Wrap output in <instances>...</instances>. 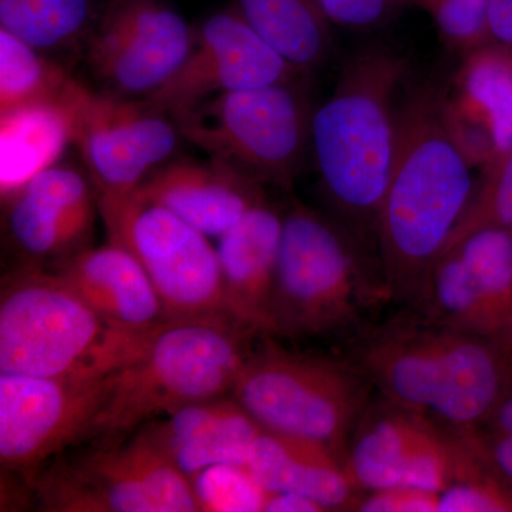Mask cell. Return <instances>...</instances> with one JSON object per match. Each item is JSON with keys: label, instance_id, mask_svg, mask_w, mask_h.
Wrapping results in <instances>:
<instances>
[{"label": "cell", "instance_id": "6da1fadb", "mask_svg": "<svg viewBox=\"0 0 512 512\" xmlns=\"http://www.w3.org/2000/svg\"><path fill=\"white\" fill-rule=\"evenodd\" d=\"M450 79L417 76L404 86L396 148L380 205L376 249L392 301L414 308L476 192L478 175L448 110Z\"/></svg>", "mask_w": 512, "mask_h": 512}, {"label": "cell", "instance_id": "7a4b0ae2", "mask_svg": "<svg viewBox=\"0 0 512 512\" xmlns=\"http://www.w3.org/2000/svg\"><path fill=\"white\" fill-rule=\"evenodd\" d=\"M413 73L402 50L369 40L346 56L335 89L313 111L311 150L320 185L338 221L366 247H376L399 101Z\"/></svg>", "mask_w": 512, "mask_h": 512}, {"label": "cell", "instance_id": "3957f363", "mask_svg": "<svg viewBox=\"0 0 512 512\" xmlns=\"http://www.w3.org/2000/svg\"><path fill=\"white\" fill-rule=\"evenodd\" d=\"M348 359L376 394L460 431L480 427L512 390V348L414 312L363 330Z\"/></svg>", "mask_w": 512, "mask_h": 512}, {"label": "cell", "instance_id": "277c9868", "mask_svg": "<svg viewBox=\"0 0 512 512\" xmlns=\"http://www.w3.org/2000/svg\"><path fill=\"white\" fill-rule=\"evenodd\" d=\"M365 248L342 222L295 205L282 227L271 338L360 332L373 309L392 299Z\"/></svg>", "mask_w": 512, "mask_h": 512}, {"label": "cell", "instance_id": "5b68a950", "mask_svg": "<svg viewBox=\"0 0 512 512\" xmlns=\"http://www.w3.org/2000/svg\"><path fill=\"white\" fill-rule=\"evenodd\" d=\"M156 329L117 328L57 272L28 266L2 289L0 375H113L143 352Z\"/></svg>", "mask_w": 512, "mask_h": 512}, {"label": "cell", "instance_id": "8992f818", "mask_svg": "<svg viewBox=\"0 0 512 512\" xmlns=\"http://www.w3.org/2000/svg\"><path fill=\"white\" fill-rule=\"evenodd\" d=\"M247 330L217 320H167L119 370L97 436L103 446L156 417L231 393L251 349Z\"/></svg>", "mask_w": 512, "mask_h": 512}, {"label": "cell", "instance_id": "52a82bcc", "mask_svg": "<svg viewBox=\"0 0 512 512\" xmlns=\"http://www.w3.org/2000/svg\"><path fill=\"white\" fill-rule=\"evenodd\" d=\"M231 396L262 429L325 444L345 457L375 390L350 359L291 352L266 336L249 352Z\"/></svg>", "mask_w": 512, "mask_h": 512}, {"label": "cell", "instance_id": "ba28073f", "mask_svg": "<svg viewBox=\"0 0 512 512\" xmlns=\"http://www.w3.org/2000/svg\"><path fill=\"white\" fill-rule=\"evenodd\" d=\"M306 76L217 94L173 116L181 136L259 184L289 188L311 150Z\"/></svg>", "mask_w": 512, "mask_h": 512}, {"label": "cell", "instance_id": "9c48e42d", "mask_svg": "<svg viewBox=\"0 0 512 512\" xmlns=\"http://www.w3.org/2000/svg\"><path fill=\"white\" fill-rule=\"evenodd\" d=\"M97 207L110 242L136 256L147 272L168 320L234 323L225 306L217 248L207 235L137 190Z\"/></svg>", "mask_w": 512, "mask_h": 512}, {"label": "cell", "instance_id": "30bf717a", "mask_svg": "<svg viewBox=\"0 0 512 512\" xmlns=\"http://www.w3.org/2000/svg\"><path fill=\"white\" fill-rule=\"evenodd\" d=\"M345 464L362 494L399 485L440 494L480 473L483 458L463 431L375 393L350 434Z\"/></svg>", "mask_w": 512, "mask_h": 512}, {"label": "cell", "instance_id": "8fae6325", "mask_svg": "<svg viewBox=\"0 0 512 512\" xmlns=\"http://www.w3.org/2000/svg\"><path fill=\"white\" fill-rule=\"evenodd\" d=\"M62 99L97 204L123 200L167 164L180 144L177 123L147 100L90 89L73 79Z\"/></svg>", "mask_w": 512, "mask_h": 512}, {"label": "cell", "instance_id": "7c38bea8", "mask_svg": "<svg viewBox=\"0 0 512 512\" xmlns=\"http://www.w3.org/2000/svg\"><path fill=\"white\" fill-rule=\"evenodd\" d=\"M37 488L49 511H200L190 478L144 430L126 444L50 468Z\"/></svg>", "mask_w": 512, "mask_h": 512}, {"label": "cell", "instance_id": "4fadbf2b", "mask_svg": "<svg viewBox=\"0 0 512 512\" xmlns=\"http://www.w3.org/2000/svg\"><path fill=\"white\" fill-rule=\"evenodd\" d=\"M117 373L64 377L0 375L2 467L35 480L37 470L49 458L94 436Z\"/></svg>", "mask_w": 512, "mask_h": 512}, {"label": "cell", "instance_id": "5bb4252c", "mask_svg": "<svg viewBox=\"0 0 512 512\" xmlns=\"http://www.w3.org/2000/svg\"><path fill=\"white\" fill-rule=\"evenodd\" d=\"M194 29L165 0H107L83 52L103 92L147 99L187 59Z\"/></svg>", "mask_w": 512, "mask_h": 512}, {"label": "cell", "instance_id": "9a60e30c", "mask_svg": "<svg viewBox=\"0 0 512 512\" xmlns=\"http://www.w3.org/2000/svg\"><path fill=\"white\" fill-rule=\"evenodd\" d=\"M414 311L424 318L510 346L512 232H471L440 256Z\"/></svg>", "mask_w": 512, "mask_h": 512}, {"label": "cell", "instance_id": "2e32d148", "mask_svg": "<svg viewBox=\"0 0 512 512\" xmlns=\"http://www.w3.org/2000/svg\"><path fill=\"white\" fill-rule=\"evenodd\" d=\"M308 74L265 42L235 3L212 13L194 29V42L180 69L144 100L173 117L217 94Z\"/></svg>", "mask_w": 512, "mask_h": 512}, {"label": "cell", "instance_id": "e0dca14e", "mask_svg": "<svg viewBox=\"0 0 512 512\" xmlns=\"http://www.w3.org/2000/svg\"><path fill=\"white\" fill-rule=\"evenodd\" d=\"M3 201L10 238L23 254L42 261L70 256L82 244L92 231L97 194L79 170L55 164Z\"/></svg>", "mask_w": 512, "mask_h": 512}, {"label": "cell", "instance_id": "ac0fdd59", "mask_svg": "<svg viewBox=\"0 0 512 512\" xmlns=\"http://www.w3.org/2000/svg\"><path fill=\"white\" fill-rule=\"evenodd\" d=\"M461 60L448 110L468 160L483 171L512 150V49L491 42Z\"/></svg>", "mask_w": 512, "mask_h": 512}, {"label": "cell", "instance_id": "d6986e66", "mask_svg": "<svg viewBox=\"0 0 512 512\" xmlns=\"http://www.w3.org/2000/svg\"><path fill=\"white\" fill-rule=\"evenodd\" d=\"M284 217L266 201L220 237L217 247L229 318L251 335L272 336V295Z\"/></svg>", "mask_w": 512, "mask_h": 512}, {"label": "cell", "instance_id": "ffe728a7", "mask_svg": "<svg viewBox=\"0 0 512 512\" xmlns=\"http://www.w3.org/2000/svg\"><path fill=\"white\" fill-rule=\"evenodd\" d=\"M261 185L237 168L210 158L164 164L137 191L207 237H221L265 201Z\"/></svg>", "mask_w": 512, "mask_h": 512}, {"label": "cell", "instance_id": "44dd1931", "mask_svg": "<svg viewBox=\"0 0 512 512\" xmlns=\"http://www.w3.org/2000/svg\"><path fill=\"white\" fill-rule=\"evenodd\" d=\"M57 274L117 328L150 332L167 322L163 303L136 256L119 244L67 256Z\"/></svg>", "mask_w": 512, "mask_h": 512}, {"label": "cell", "instance_id": "7402d4cb", "mask_svg": "<svg viewBox=\"0 0 512 512\" xmlns=\"http://www.w3.org/2000/svg\"><path fill=\"white\" fill-rule=\"evenodd\" d=\"M262 427L234 399L188 404L144 429L188 478L217 464H244Z\"/></svg>", "mask_w": 512, "mask_h": 512}, {"label": "cell", "instance_id": "603a6c76", "mask_svg": "<svg viewBox=\"0 0 512 512\" xmlns=\"http://www.w3.org/2000/svg\"><path fill=\"white\" fill-rule=\"evenodd\" d=\"M248 467L268 493L303 495L323 511H355L362 495L346 470L345 457L315 441L262 430Z\"/></svg>", "mask_w": 512, "mask_h": 512}, {"label": "cell", "instance_id": "cb8c5ba5", "mask_svg": "<svg viewBox=\"0 0 512 512\" xmlns=\"http://www.w3.org/2000/svg\"><path fill=\"white\" fill-rule=\"evenodd\" d=\"M69 144H73L72 119L63 99L0 113L2 198L57 164Z\"/></svg>", "mask_w": 512, "mask_h": 512}, {"label": "cell", "instance_id": "d4e9b609", "mask_svg": "<svg viewBox=\"0 0 512 512\" xmlns=\"http://www.w3.org/2000/svg\"><path fill=\"white\" fill-rule=\"evenodd\" d=\"M237 5L258 35L302 72L330 59L333 25L319 0H237Z\"/></svg>", "mask_w": 512, "mask_h": 512}, {"label": "cell", "instance_id": "484cf974", "mask_svg": "<svg viewBox=\"0 0 512 512\" xmlns=\"http://www.w3.org/2000/svg\"><path fill=\"white\" fill-rule=\"evenodd\" d=\"M107 0H0V29L43 53L84 46Z\"/></svg>", "mask_w": 512, "mask_h": 512}, {"label": "cell", "instance_id": "4316f807", "mask_svg": "<svg viewBox=\"0 0 512 512\" xmlns=\"http://www.w3.org/2000/svg\"><path fill=\"white\" fill-rule=\"evenodd\" d=\"M72 80L62 64L0 29V113L60 100Z\"/></svg>", "mask_w": 512, "mask_h": 512}, {"label": "cell", "instance_id": "83f0119b", "mask_svg": "<svg viewBox=\"0 0 512 512\" xmlns=\"http://www.w3.org/2000/svg\"><path fill=\"white\" fill-rule=\"evenodd\" d=\"M201 511H265L268 491L244 464H217L190 478Z\"/></svg>", "mask_w": 512, "mask_h": 512}, {"label": "cell", "instance_id": "f1b7e54d", "mask_svg": "<svg viewBox=\"0 0 512 512\" xmlns=\"http://www.w3.org/2000/svg\"><path fill=\"white\" fill-rule=\"evenodd\" d=\"M487 227L512 232V150L480 171L473 200L448 239L444 252L471 232Z\"/></svg>", "mask_w": 512, "mask_h": 512}, {"label": "cell", "instance_id": "f546056e", "mask_svg": "<svg viewBox=\"0 0 512 512\" xmlns=\"http://www.w3.org/2000/svg\"><path fill=\"white\" fill-rule=\"evenodd\" d=\"M430 16L451 52L467 55L490 42L487 16L490 0H412Z\"/></svg>", "mask_w": 512, "mask_h": 512}, {"label": "cell", "instance_id": "4dcf8cb0", "mask_svg": "<svg viewBox=\"0 0 512 512\" xmlns=\"http://www.w3.org/2000/svg\"><path fill=\"white\" fill-rule=\"evenodd\" d=\"M439 512H512V493L497 473L484 474L440 493Z\"/></svg>", "mask_w": 512, "mask_h": 512}, {"label": "cell", "instance_id": "1f68e13d", "mask_svg": "<svg viewBox=\"0 0 512 512\" xmlns=\"http://www.w3.org/2000/svg\"><path fill=\"white\" fill-rule=\"evenodd\" d=\"M333 26L376 32L386 28L404 10L413 8L412 0H319Z\"/></svg>", "mask_w": 512, "mask_h": 512}, {"label": "cell", "instance_id": "d6a6232c", "mask_svg": "<svg viewBox=\"0 0 512 512\" xmlns=\"http://www.w3.org/2000/svg\"><path fill=\"white\" fill-rule=\"evenodd\" d=\"M468 433L512 493V390L480 427Z\"/></svg>", "mask_w": 512, "mask_h": 512}, {"label": "cell", "instance_id": "836d02e7", "mask_svg": "<svg viewBox=\"0 0 512 512\" xmlns=\"http://www.w3.org/2000/svg\"><path fill=\"white\" fill-rule=\"evenodd\" d=\"M440 494L423 488L399 487L363 493L355 511L362 512H439Z\"/></svg>", "mask_w": 512, "mask_h": 512}, {"label": "cell", "instance_id": "e575fe53", "mask_svg": "<svg viewBox=\"0 0 512 512\" xmlns=\"http://www.w3.org/2000/svg\"><path fill=\"white\" fill-rule=\"evenodd\" d=\"M487 26L490 42L512 49V0H490Z\"/></svg>", "mask_w": 512, "mask_h": 512}, {"label": "cell", "instance_id": "d590c367", "mask_svg": "<svg viewBox=\"0 0 512 512\" xmlns=\"http://www.w3.org/2000/svg\"><path fill=\"white\" fill-rule=\"evenodd\" d=\"M265 511L269 512H318L323 511L311 498L292 493H271Z\"/></svg>", "mask_w": 512, "mask_h": 512}, {"label": "cell", "instance_id": "8d00e7d4", "mask_svg": "<svg viewBox=\"0 0 512 512\" xmlns=\"http://www.w3.org/2000/svg\"><path fill=\"white\" fill-rule=\"evenodd\" d=\"M510 346L512 348V323H511V333H510Z\"/></svg>", "mask_w": 512, "mask_h": 512}]
</instances>
